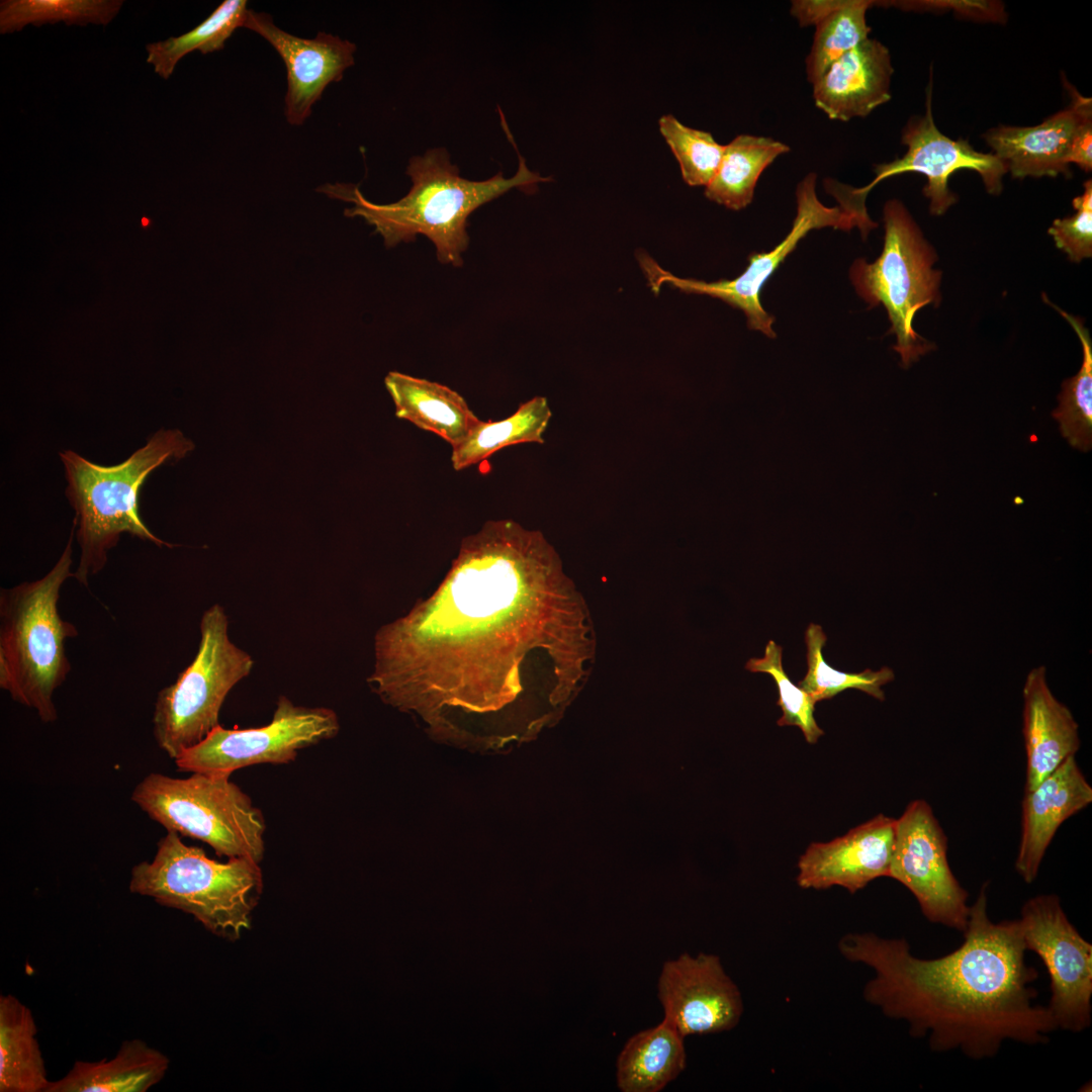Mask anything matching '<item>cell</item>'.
Listing matches in <instances>:
<instances>
[{
    "label": "cell",
    "mask_w": 1092,
    "mask_h": 1092,
    "mask_svg": "<svg viewBox=\"0 0 1092 1092\" xmlns=\"http://www.w3.org/2000/svg\"><path fill=\"white\" fill-rule=\"evenodd\" d=\"M199 631L193 660L172 685L160 690L155 702L154 737L173 759L220 725L225 698L254 666L251 655L230 639L229 618L220 605L204 611Z\"/></svg>",
    "instance_id": "obj_8"
},
{
    "label": "cell",
    "mask_w": 1092,
    "mask_h": 1092,
    "mask_svg": "<svg viewBox=\"0 0 1092 1092\" xmlns=\"http://www.w3.org/2000/svg\"><path fill=\"white\" fill-rule=\"evenodd\" d=\"M790 148L771 138L739 134L724 146L720 165L705 189V196L733 210L753 199L762 172Z\"/></svg>",
    "instance_id": "obj_25"
},
{
    "label": "cell",
    "mask_w": 1092,
    "mask_h": 1092,
    "mask_svg": "<svg viewBox=\"0 0 1092 1092\" xmlns=\"http://www.w3.org/2000/svg\"><path fill=\"white\" fill-rule=\"evenodd\" d=\"M896 819L878 814L828 842H812L798 861L803 889L834 886L854 894L872 881L889 877Z\"/></svg>",
    "instance_id": "obj_16"
},
{
    "label": "cell",
    "mask_w": 1092,
    "mask_h": 1092,
    "mask_svg": "<svg viewBox=\"0 0 1092 1092\" xmlns=\"http://www.w3.org/2000/svg\"><path fill=\"white\" fill-rule=\"evenodd\" d=\"M804 639L808 669L798 687L808 693L816 703L832 699L848 689L864 692L879 701L885 700L882 687L895 677L890 667L884 666L876 671L864 669L856 673L840 671L830 667L823 658L822 649L827 637L820 625L810 623Z\"/></svg>",
    "instance_id": "obj_29"
},
{
    "label": "cell",
    "mask_w": 1092,
    "mask_h": 1092,
    "mask_svg": "<svg viewBox=\"0 0 1092 1092\" xmlns=\"http://www.w3.org/2000/svg\"><path fill=\"white\" fill-rule=\"evenodd\" d=\"M657 996L663 1019L684 1037L730 1030L743 1013L740 991L716 954L684 952L666 961Z\"/></svg>",
    "instance_id": "obj_14"
},
{
    "label": "cell",
    "mask_w": 1092,
    "mask_h": 1092,
    "mask_svg": "<svg viewBox=\"0 0 1092 1092\" xmlns=\"http://www.w3.org/2000/svg\"><path fill=\"white\" fill-rule=\"evenodd\" d=\"M1046 302L1051 303L1048 299ZM1072 326L1083 349L1081 369L1062 384L1059 407L1053 417L1060 423L1062 435L1070 444L1087 452L1092 446V343L1082 322L1051 303Z\"/></svg>",
    "instance_id": "obj_31"
},
{
    "label": "cell",
    "mask_w": 1092,
    "mask_h": 1092,
    "mask_svg": "<svg viewBox=\"0 0 1092 1092\" xmlns=\"http://www.w3.org/2000/svg\"><path fill=\"white\" fill-rule=\"evenodd\" d=\"M31 1010L0 996V1092H47L50 1082Z\"/></svg>",
    "instance_id": "obj_24"
},
{
    "label": "cell",
    "mask_w": 1092,
    "mask_h": 1092,
    "mask_svg": "<svg viewBox=\"0 0 1092 1092\" xmlns=\"http://www.w3.org/2000/svg\"><path fill=\"white\" fill-rule=\"evenodd\" d=\"M1018 922L1026 950L1039 957L1050 976L1046 1006L1057 1028L1086 1030L1092 1022V944L1070 922L1055 894L1025 901Z\"/></svg>",
    "instance_id": "obj_12"
},
{
    "label": "cell",
    "mask_w": 1092,
    "mask_h": 1092,
    "mask_svg": "<svg viewBox=\"0 0 1092 1092\" xmlns=\"http://www.w3.org/2000/svg\"><path fill=\"white\" fill-rule=\"evenodd\" d=\"M73 525L56 564L42 577L0 589V688L34 710L44 723L58 718L54 695L71 671L66 642L78 630L58 603L72 572Z\"/></svg>",
    "instance_id": "obj_4"
},
{
    "label": "cell",
    "mask_w": 1092,
    "mask_h": 1092,
    "mask_svg": "<svg viewBox=\"0 0 1092 1092\" xmlns=\"http://www.w3.org/2000/svg\"><path fill=\"white\" fill-rule=\"evenodd\" d=\"M339 730L334 710L295 705L280 696L267 725L245 729L219 725L174 761L181 771L231 777L251 765L290 763L299 751L334 738Z\"/></svg>",
    "instance_id": "obj_10"
},
{
    "label": "cell",
    "mask_w": 1092,
    "mask_h": 1092,
    "mask_svg": "<svg viewBox=\"0 0 1092 1092\" xmlns=\"http://www.w3.org/2000/svg\"><path fill=\"white\" fill-rule=\"evenodd\" d=\"M931 101L932 78L927 88L925 113L909 119L902 131L901 142L907 146V152L902 158L876 165V176L871 183L854 188L833 179L824 180L826 192L838 201V206L856 217L869 231L875 229L877 223L869 216L866 198L878 183L892 176L907 172L925 175L927 184L923 193L930 199L932 215L943 214L957 202L958 198L947 183L950 175L958 170L977 171L991 194H999L1002 190V177L1007 172L1005 164L993 153L977 152L967 141H954L940 132L933 120Z\"/></svg>",
    "instance_id": "obj_9"
},
{
    "label": "cell",
    "mask_w": 1092,
    "mask_h": 1092,
    "mask_svg": "<svg viewBox=\"0 0 1092 1092\" xmlns=\"http://www.w3.org/2000/svg\"><path fill=\"white\" fill-rule=\"evenodd\" d=\"M1092 803V787L1075 756L1068 757L1033 789L1024 791L1021 836L1015 871L1026 883L1036 879L1059 827Z\"/></svg>",
    "instance_id": "obj_18"
},
{
    "label": "cell",
    "mask_w": 1092,
    "mask_h": 1092,
    "mask_svg": "<svg viewBox=\"0 0 1092 1092\" xmlns=\"http://www.w3.org/2000/svg\"><path fill=\"white\" fill-rule=\"evenodd\" d=\"M870 0H843L842 5L815 24V33L806 58L808 81L815 83L837 60L869 38L867 10Z\"/></svg>",
    "instance_id": "obj_28"
},
{
    "label": "cell",
    "mask_w": 1092,
    "mask_h": 1092,
    "mask_svg": "<svg viewBox=\"0 0 1092 1092\" xmlns=\"http://www.w3.org/2000/svg\"><path fill=\"white\" fill-rule=\"evenodd\" d=\"M889 878L913 894L928 921L965 930L969 894L950 869L946 835L925 800L910 802L896 819Z\"/></svg>",
    "instance_id": "obj_13"
},
{
    "label": "cell",
    "mask_w": 1092,
    "mask_h": 1092,
    "mask_svg": "<svg viewBox=\"0 0 1092 1092\" xmlns=\"http://www.w3.org/2000/svg\"><path fill=\"white\" fill-rule=\"evenodd\" d=\"M684 1036L665 1019L631 1036L617 1059L622 1092H659L686 1069Z\"/></svg>",
    "instance_id": "obj_23"
},
{
    "label": "cell",
    "mask_w": 1092,
    "mask_h": 1092,
    "mask_svg": "<svg viewBox=\"0 0 1092 1092\" xmlns=\"http://www.w3.org/2000/svg\"><path fill=\"white\" fill-rule=\"evenodd\" d=\"M243 27L266 39L285 64L284 114L291 125H302L325 89L342 80L355 62L356 44L350 40L323 31L312 38L296 36L279 28L265 12L249 9Z\"/></svg>",
    "instance_id": "obj_15"
},
{
    "label": "cell",
    "mask_w": 1092,
    "mask_h": 1092,
    "mask_svg": "<svg viewBox=\"0 0 1092 1092\" xmlns=\"http://www.w3.org/2000/svg\"><path fill=\"white\" fill-rule=\"evenodd\" d=\"M503 124L519 156L518 171L511 178H505L502 172L483 181L463 178L458 167L450 162L448 152L440 148L411 158L406 174L412 188L393 203L372 202L353 183H327L317 191L352 203L344 214L364 218L383 238L387 248L423 235L435 245L441 263L459 267L463 263L461 254L469 244L467 219L475 209L513 188L533 192L538 183L551 180L527 167L507 122Z\"/></svg>",
    "instance_id": "obj_2"
},
{
    "label": "cell",
    "mask_w": 1092,
    "mask_h": 1092,
    "mask_svg": "<svg viewBox=\"0 0 1092 1092\" xmlns=\"http://www.w3.org/2000/svg\"><path fill=\"white\" fill-rule=\"evenodd\" d=\"M987 884L970 906L964 940L934 959L915 957L904 938L848 933L840 953L874 971L864 1000L908 1023L914 1037L928 1036L931 1051H960L972 1060L997 1056L1006 1040L1046 1043L1057 1030L1048 1006L1034 1002L1037 971L1025 961L1018 919L993 922Z\"/></svg>",
    "instance_id": "obj_1"
},
{
    "label": "cell",
    "mask_w": 1092,
    "mask_h": 1092,
    "mask_svg": "<svg viewBox=\"0 0 1092 1092\" xmlns=\"http://www.w3.org/2000/svg\"><path fill=\"white\" fill-rule=\"evenodd\" d=\"M893 73L889 50L869 37L812 84L815 105L833 120L866 117L891 99Z\"/></svg>",
    "instance_id": "obj_19"
},
{
    "label": "cell",
    "mask_w": 1092,
    "mask_h": 1092,
    "mask_svg": "<svg viewBox=\"0 0 1092 1092\" xmlns=\"http://www.w3.org/2000/svg\"><path fill=\"white\" fill-rule=\"evenodd\" d=\"M1076 213L1056 219L1049 233L1057 247L1063 250L1073 262H1081L1092 256V183L1084 184L1083 194L1072 201Z\"/></svg>",
    "instance_id": "obj_34"
},
{
    "label": "cell",
    "mask_w": 1092,
    "mask_h": 1092,
    "mask_svg": "<svg viewBox=\"0 0 1092 1092\" xmlns=\"http://www.w3.org/2000/svg\"><path fill=\"white\" fill-rule=\"evenodd\" d=\"M230 778L151 772L135 786L131 800L167 831L200 840L218 856L260 862L265 853L264 815Z\"/></svg>",
    "instance_id": "obj_6"
},
{
    "label": "cell",
    "mask_w": 1092,
    "mask_h": 1092,
    "mask_svg": "<svg viewBox=\"0 0 1092 1092\" xmlns=\"http://www.w3.org/2000/svg\"><path fill=\"white\" fill-rule=\"evenodd\" d=\"M263 890L259 862L208 857L198 846L167 831L151 861L131 869L129 891L192 915L215 935L234 940L251 925V913Z\"/></svg>",
    "instance_id": "obj_5"
},
{
    "label": "cell",
    "mask_w": 1092,
    "mask_h": 1092,
    "mask_svg": "<svg viewBox=\"0 0 1092 1092\" xmlns=\"http://www.w3.org/2000/svg\"><path fill=\"white\" fill-rule=\"evenodd\" d=\"M121 0H3L0 32L21 30L27 24L64 21L66 24H108L118 13Z\"/></svg>",
    "instance_id": "obj_30"
},
{
    "label": "cell",
    "mask_w": 1092,
    "mask_h": 1092,
    "mask_svg": "<svg viewBox=\"0 0 1092 1092\" xmlns=\"http://www.w3.org/2000/svg\"><path fill=\"white\" fill-rule=\"evenodd\" d=\"M194 444L177 429H160L124 461L110 466L89 461L74 451L60 453L67 479L66 495L76 515L73 525L81 554L73 577L88 585L108 552L124 533L157 546L174 547L157 537L140 514V492L148 476L169 461H178Z\"/></svg>",
    "instance_id": "obj_3"
},
{
    "label": "cell",
    "mask_w": 1092,
    "mask_h": 1092,
    "mask_svg": "<svg viewBox=\"0 0 1092 1092\" xmlns=\"http://www.w3.org/2000/svg\"><path fill=\"white\" fill-rule=\"evenodd\" d=\"M395 416L432 432L451 447L462 443L480 420L455 390L438 382L390 371L384 379Z\"/></svg>",
    "instance_id": "obj_21"
},
{
    "label": "cell",
    "mask_w": 1092,
    "mask_h": 1092,
    "mask_svg": "<svg viewBox=\"0 0 1092 1092\" xmlns=\"http://www.w3.org/2000/svg\"><path fill=\"white\" fill-rule=\"evenodd\" d=\"M1022 734L1026 753L1024 791L1037 786L1080 748L1079 725L1052 693L1043 665L1032 668L1022 689Z\"/></svg>",
    "instance_id": "obj_20"
},
{
    "label": "cell",
    "mask_w": 1092,
    "mask_h": 1092,
    "mask_svg": "<svg viewBox=\"0 0 1092 1092\" xmlns=\"http://www.w3.org/2000/svg\"><path fill=\"white\" fill-rule=\"evenodd\" d=\"M551 416L546 397L535 396L522 403L505 420H480L462 443L452 447L453 468L459 471L477 464L508 446L522 443L543 444V434Z\"/></svg>",
    "instance_id": "obj_26"
},
{
    "label": "cell",
    "mask_w": 1092,
    "mask_h": 1092,
    "mask_svg": "<svg viewBox=\"0 0 1092 1092\" xmlns=\"http://www.w3.org/2000/svg\"><path fill=\"white\" fill-rule=\"evenodd\" d=\"M248 10L245 0L221 2L207 18L188 32L147 44V63L154 66L159 76L168 79L187 54L199 51L205 55L222 50L235 30L244 26Z\"/></svg>",
    "instance_id": "obj_27"
},
{
    "label": "cell",
    "mask_w": 1092,
    "mask_h": 1092,
    "mask_svg": "<svg viewBox=\"0 0 1092 1092\" xmlns=\"http://www.w3.org/2000/svg\"><path fill=\"white\" fill-rule=\"evenodd\" d=\"M884 224L882 254L873 263L856 259L849 277L870 306L882 304L887 309L890 333L897 338L893 349L901 357V366L908 368L934 349L914 331L913 320L921 307L939 303L941 272L933 269L937 259L934 249L898 199L886 202Z\"/></svg>",
    "instance_id": "obj_7"
},
{
    "label": "cell",
    "mask_w": 1092,
    "mask_h": 1092,
    "mask_svg": "<svg viewBox=\"0 0 1092 1092\" xmlns=\"http://www.w3.org/2000/svg\"><path fill=\"white\" fill-rule=\"evenodd\" d=\"M1068 163L1077 164L1085 171L1092 168V119L1084 122L1076 132L1068 155Z\"/></svg>",
    "instance_id": "obj_35"
},
{
    "label": "cell",
    "mask_w": 1092,
    "mask_h": 1092,
    "mask_svg": "<svg viewBox=\"0 0 1092 1092\" xmlns=\"http://www.w3.org/2000/svg\"><path fill=\"white\" fill-rule=\"evenodd\" d=\"M782 658V646L769 640L763 656L750 658L745 668L751 672L768 673L774 678L779 692L777 704L783 712L777 722L778 725L798 727L805 740L810 744H815L824 734L814 717L816 702L808 693L791 681L783 667Z\"/></svg>",
    "instance_id": "obj_33"
},
{
    "label": "cell",
    "mask_w": 1092,
    "mask_h": 1092,
    "mask_svg": "<svg viewBox=\"0 0 1092 1092\" xmlns=\"http://www.w3.org/2000/svg\"><path fill=\"white\" fill-rule=\"evenodd\" d=\"M1069 88L1070 105L1040 124L1027 127L999 125L984 134L993 154L1013 177L1070 174V147L1081 125L1092 119V102L1071 86Z\"/></svg>",
    "instance_id": "obj_17"
},
{
    "label": "cell",
    "mask_w": 1092,
    "mask_h": 1092,
    "mask_svg": "<svg viewBox=\"0 0 1092 1092\" xmlns=\"http://www.w3.org/2000/svg\"><path fill=\"white\" fill-rule=\"evenodd\" d=\"M816 174L809 173L797 186V213L787 237L768 252L749 256V264L741 275L732 280L705 282L679 278L663 270L652 258L639 256L640 266L646 275L649 286L658 292L663 284H670L687 293L706 294L719 298L729 305L741 309L750 330L759 331L768 338H776L772 329L775 318L761 305L760 290L810 231L830 226L842 231L857 228L858 220L840 206L824 205L816 194Z\"/></svg>",
    "instance_id": "obj_11"
},
{
    "label": "cell",
    "mask_w": 1092,
    "mask_h": 1092,
    "mask_svg": "<svg viewBox=\"0 0 1092 1092\" xmlns=\"http://www.w3.org/2000/svg\"><path fill=\"white\" fill-rule=\"evenodd\" d=\"M658 124L679 164L685 182L706 187L720 165L724 146L710 132L685 125L670 114L661 116Z\"/></svg>",
    "instance_id": "obj_32"
},
{
    "label": "cell",
    "mask_w": 1092,
    "mask_h": 1092,
    "mask_svg": "<svg viewBox=\"0 0 1092 1092\" xmlns=\"http://www.w3.org/2000/svg\"><path fill=\"white\" fill-rule=\"evenodd\" d=\"M169 1068L168 1058L142 1039L124 1040L116 1055L99 1062L77 1061L47 1092H146Z\"/></svg>",
    "instance_id": "obj_22"
}]
</instances>
